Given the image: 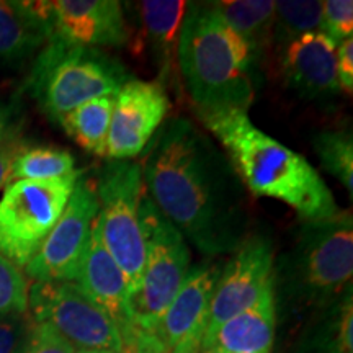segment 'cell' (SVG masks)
Wrapping results in <instances>:
<instances>
[{"instance_id":"6da1fadb","label":"cell","mask_w":353,"mask_h":353,"mask_svg":"<svg viewBox=\"0 0 353 353\" xmlns=\"http://www.w3.org/2000/svg\"><path fill=\"white\" fill-rule=\"evenodd\" d=\"M139 164L145 193L201 254H232L249 236L239 175L195 123L187 118L162 123Z\"/></svg>"},{"instance_id":"7a4b0ae2","label":"cell","mask_w":353,"mask_h":353,"mask_svg":"<svg viewBox=\"0 0 353 353\" xmlns=\"http://www.w3.org/2000/svg\"><path fill=\"white\" fill-rule=\"evenodd\" d=\"M200 120L223 145L242 185L254 196L285 203L304 221L341 213L319 172L301 154L259 130L247 112L200 114Z\"/></svg>"},{"instance_id":"3957f363","label":"cell","mask_w":353,"mask_h":353,"mask_svg":"<svg viewBox=\"0 0 353 353\" xmlns=\"http://www.w3.org/2000/svg\"><path fill=\"white\" fill-rule=\"evenodd\" d=\"M176 61L198 117L252 107L262 57L210 2H190Z\"/></svg>"},{"instance_id":"277c9868","label":"cell","mask_w":353,"mask_h":353,"mask_svg":"<svg viewBox=\"0 0 353 353\" xmlns=\"http://www.w3.org/2000/svg\"><path fill=\"white\" fill-rule=\"evenodd\" d=\"M291 301L324 307L352 288L353 219L342 211L325 219L304 221L293 245L273 270Z\"/></svg>"},{"instance_id":"5b68a950","label":"cell","mask_w":353,"mask_h":353,"mask_svg":"<svg viewBox=\"0 0 353 353\" xmlns=\"http://www.w3.org/2000/svg\"><path fill=\"white\" fill-rule=\"evenodd\" d=\"M131 74L103 50L50 39L33 65L28 87L43 113L59 125L65 114L101 97H117Z\"/></svg>"},{"instance_id":"8992f818","label":"cell","mask_w":353,"mask_h":353,"mask_svg":"<svg viewBox=\"0 0 353 353\" xmlns=\"http://www.w3.org/2000/svg\"><path fill=\"white\" fill-rule=\"evenodd\" d=\"M141 224L145 262L139 285L130 294V317L136 330L152 334L188 275L190 249L145 190L141 198Z\"/></svg>"},{"instance_id":"52a82bcc","label":"cell","mask_w":353,"mask_h":353,"mask_svg":"<svg viewBox=\"0 0 353 353\" xmlns=\"http://www.w3.org/2000/svg\"><path fill=\"white\" fill-rule=\"evenodd\" d=\"M143 169L136 161H108L97 182L99 228L101 242L125 273L130 294L144 272L145 242L141 224Z\"/></svg>"},{"instance_id":"ba28073f","label":"cell","mask_w":353,"mask_h":353,"mask_svg":"<svg viewBox=\"0 0 353 353\" xmlns=\"http://www.w3.org/2000/svg\"><path fill=\"white\" fill-rule=\"evenodd\" d=\"M83 174L50 182L19 180L0 198V254L17 267L32 260L64 213L74 185Z\"/></svg>"},{"instance_id":"9c48e42d","label":"cell","mask_w":353,"mask_h":353,"mask_svg":"<svg viewBox=\"0 0 353 353\" xmlns=\"http://www.w3.org/2000/svg\"><path fill=\"white\" fill-rule=\"evenodd\" d=\"M28 314L51 325L79 350L121 353L114 322L74 281H34L28 293Z\"/></svg>"},{"instance_id":"30bf717a","label":"cell","mask_w":353,"mask_h":353,"mask_svg":"<svg viewBox=\"0 0 353 353\" xmlns=\"http://www.w3.org/2000/svg\"><path fill=\"white\" fill-rule=\"evenodd\" d=\"M99 216L97 183L79 176L64 213L37 255L25 265V273L34 281H74Z\"/></svg>"},{"instance_id":"8fae6325","label":"cell","mask_w":353,"mask_h":353,"mask_svg":"<svg viewBox=\"0 0 353 353\" xmlns=\"http://www.w3.org/2000/svg\"><path fill=\"white\" fill-rule=\"evenodd\" d=\"M273 242L265 234H249L221 268L210 304L205 339L221 324L249 309L275 281ZM203 339V342H205Z\"/></svg>"},{"instance_id":"7c38bea8","label":"cell","mask_w":353,"mask_h":353,"mask_svg":"<svg viewBox=\"0 0 353 353\" xmlns=\"http://www.w3.org/2000/svg\"><path fill=\"white\" fill-rule=\"evenodd\" d=\"M169 108V97L161 81L130 79L114 97L103 157L108 161H132L143 154L165 121Z\"/></svg>"},{"instance_id":"4fadbf2b","label":"cell","mask_w":353,"mask_h":353,"mask_svg":"<svg viewBox=\"0 0 353 353\" xmlns=\"http://www.w3.org/2000/svg\"><path fill=\"white\" fill-rule=\"evenodd\" d=\"M221 268L223 263L206 262L188 270L182 288L152 332L165 353H201Z\"/></svg>"},{"instance_id":"5bb4252c","label":"cell","mask_w":353,"mask_h":353,"mask_svg":"<svg viewBox=\"0 0 353 353\" xmlns=\"http://www.w3.org/2000/svg\"><path fill=\"white\" fill-rule=\"evenodd\" d=\"M50 20L51 39L70 46L121 48L131 37L118 0H54Z\"/></svg>"},{"instance_id":"9a60e30c","label":"cell","mask_w":353,"mask_h":353,"mask_svg":"<svg viewBox=\"0 0 353 353\" xmlns=\"http://www.w3.org/2000/svg\"><path fill=\"white\" fill-rule=\"evenodd\" d=\"M337 43L322 32L307 33L281 50V74L304 100L324 101L341 94L335 68Z\"/></svg>"},{"instance_id":"2e32d148","label":"cell","mask_w":353,"mask_h":353,"mask_svg":"<svg viewBox=\"0 0 353 353\" xmlns=\"http://www.w3.org/2000/svg\"><path fill=\"white\" fill-rule=\"evenodd\" d=\"M79 288L108 314L123 339L134 332L130 317V285L125 273L118 267L101 242L97 221L90 244L79 268L76 280Z\"/></svg>"},{"instance_id":"e0dca14e","label":"cell","mask_w":353,"mask_h":353,"mask_svg":"<svg viewBox=\"0 0 353 353\" xmlns=\"http://www.w3.org/2000/svg\"><path fill=\"white\" fill-rule=\"evenodd\" d=\"M276 291L275 281L257 303L221 324L205 339L201 353H270L275 342Z\"/></svg>"},{"instance_id":"ac0fdd59","label":"cell","mask_w":353,"mask_h":353,"mask_svg":"<svg viewBox=\"0 0 353 353\" xmlns=\"http://www.w3.org/2000/svg\"><path fill=\"white\" fill-rule=\"evenodd\" d=\"M50 39V2L0 0V63L19 64Z\"/></svg>"},{"instance_id":"d6986e66","label":"cell","mask_w":353,"mask_h":353,"mask_svg":"<svg viewBox=\"0 0 353 353\" xmlns=\"http://www.w3.org/2000/svg\"><path fill=\"white\" fill-rule=\"evenodd\" d=\"M190 2L185 0H144L138 3L144 33L151 44L162 77L170 72V65L176 56L180 28Z\"/></svg>"},{"instance_id":"ffe728a7","label":"cell","mask_w":353,"mask_h":353,"mask_svg":"<svg viewBox=\"0 0 353 353\" xmlns=\"http://www.w3.org/2000/svg\"><path fill=\"white\" fill-rule=\"evenodd\" d=\"M299 353H353V296L348 288L321 312L304 335Z\"/></svg>"},{"instance_id":"44dd1931","label":"cell","mask_w":353,"mask_h":353,"mask_svg":"<svg viewBox=\"0 0 353 353\" xmlns=\"http://www.w3.org/2000/svg\"><path fill=\"white\" fill-rule=\"evenodd\" d=\"M211 7L223 17L237 34L249 43V46L263 57L272 44L273 0H224L210 2Z\"/></svg>"},{"instance_id":"7402d4cb","label":"cell","mask_w":353,"mask_h":353,"mask_svg":"<svg viewBox=\"0 0 353 353\" xmlns=\"http://www.w3.org/2000/svg\"><path fill=\"white\" fill-rule=\"evenodd\" d=\"M113 107L114 97L94 99L65 114L59 126H63L69 138L76 141L82 149L103 157Z\"/></svg>"},{"instance_id":"603a6c76","label":"cell","mask_w":353,"mask_h":353,"mask_svg":"<svg viewBox=\"0 0 353 353\" xmlns=\"http://www.w3.org/2000/svg\"><path fill=\"white\" fill-rule=\"evenodd\" d=\"M322 2L319 0H278L273 12L272 44L280 50L307 33L321 32Z\"/></svg>"},{"instance_id":"cb8c5ba5","label":"cell","mask_w":353,"mask_h":353,"mask_svg":"<svg viewBox=\"0 0 353 353\" xmlns=\"http://www.w3.org/2000/svg\"><path fill=\"white\" fill-rule=\"evenodd\" d=\"M76 159L65 149L56 148H26L17 157L12 170V182L33 180L50 182L77 174Z\"/></svg>"},{"instance_id":"d4e9b609","label":"cell","mask_w":353,"mask_h":353,"mask_svg":"<svg viewBox=\"0 0 353 353\" xmlns=\"http://www.w3.org/2000/svg\"><path fill=\"white\" fill-rule=\"evenodd\" d=\"M312 148L319 157L321 165L334 175L353 195V138L352 132L322 131L312 138Z\"/></svg>"},{"instance_id":"484cf974","label":"cell","mask_w":353,"mask_h":353,"mask_svg":"<svg viewBox=\"0 0 353 353\" xmlns=\"http://www.w3.org/2000/svg\"><path fill=\"white\" fill-rule=\"evenodd\" d=\"M28 293L23 272L0 254V319L28 314Z\"/></svg>"},{"instance_id":"4316f807","label":"cell","mask_w":353,"mask_h":353,"mask_svg":"<svg viewBox=\"0 0 353 353\" xmlns=\"http://www.w3.org/2000/svg\"><path fill=\"white\" fill-rule=\"evenodd\" d=\"M321 32L341 43L353 38V2L352 0H325L322 2Z\"/></svg>"},{"instance_id":"83f0119b","label":"cell","mask_w":353,"mask_h":353,"mask_svg":"<svg viewBox=\"0 0 353 353\" xmlns=\"http://www.w3.org/2000/svg\"><path fill=\"white\" fill-rule=\"evenodd\" d=\"M19 353H76V348L70 345L63 335L57 334L51 325L33 321L28 339Z\"/></svg>"},{"instance_id":"f1b7e54d","label":"cell","mask_w":353,"mask_h":353,"mask_svg":"<svg viewBox=\"0 0 353 353\" xmlns=\"http://www.w3.org/2000/svg\"><path fill=\"white\" fill-rule=\"evenodd\" d=\"M33 327L30 314L8 316L0 319V353H19Z\"/></svg>"},{"instance_id":"f546056e","label":"cell","mask_w":353,"mask_h":353,"mask_svg":"<svg viewBox=\"0 0 353 353\" xmlns=\"http://www.w3.org/2000/svg\"><path fill=\"white\" fill-rule=\"evenodd\" d=\"M335 68L337 81L342 92L352 95L353 92V38L343 39L337 44L335 51Z\"/></svg>"},{"instance_id":"4dcf8cb0","label":"cell","mask_w":353,"mask_h":353,"mask_svg":"<svg viewBox=\"0 0 353 353\" xmlns=\"http://www.w3.org/2000/svg\"><path fill=\"white\" fill-rule=\"evenodd\" d=\"M26 148H28V144L20 136L0 145V190L7 188V185L12 183L13 164Z\"/></svg>"},{"instance_id":"1f68e13d","label":"cell","mask_w":353,"mask_h":353,"mask_svg":"<svg viewBox=\"0 0 353 353\" xmlns=\"http://www.w3.org/2000/svg\"><path fill=\"white\" fill-rule=\"evenodd\" d=\"M121 353H165L161 343L152 334L134 330L126 339H123Z\"/></svg>"},{"instance_id":"d6a6232c","label":"cell","mask_w":353,"mask_h":353,"mask_svg":"<svg viewBox=\"0 0 353 353\" xmlns=\"http://www.w3.org/2000/svg\"><path fill=\"white\" fill-rule=\"evenodd\" d=\"M19 125L17 110L6 101H0V145L8 143L13 138H19Z\"/></svg>"},{"instance_id":"836d02e7","label":"cell","mask_w":353,"mask_h":353,"mask_svg":"<svg viewBox=\"0 0 353 353\" xmlns=\"http://www.w3.org/2000/svg\"><path fill=\"white\" fill-rule=\"evenodd\" d=\"M76 353H112V352H107V350H79Z\"/></svg>"},{"instance_id":"e575fe53","label":"cell","mask_w":353,"mask_h":353,"mask_svg":"<svg viewBox=\"0 0 353 353\" xmlns=\"http://www.w3.org/2000/svg\"><path fill=\"white\" fill-rule=\"evenodd\" d=\"M205 353H221V352H205Z\"/></svg>"}]
</instances>
